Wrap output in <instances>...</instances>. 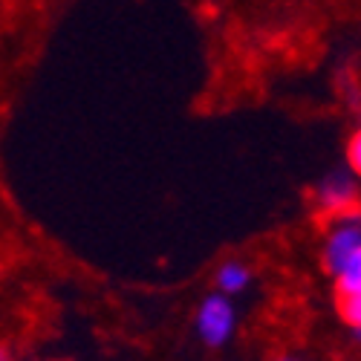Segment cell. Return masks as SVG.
Masks as SVG:
<instances>
[{
	"label": "cell",
	"mask_w": 361,
	"mask_h": 361,
	"mask_svg": "<svg viewBox=\"0 0 361 361\" xmlns=\"http://www.w3.org/2000/svg\"><path fill=\"white\" fill-rule=\"evenodd\" d=\"M194 336L205 350H223L237 336V307L234 300L212 292L200 300L194 312Z\"/></svg>",
	"instance_id": "cell-1"
},
{
	"label": "cell",
	"mask_w": 361,
	"mask_h": 361,
	"mask_svg": "<svg viewBox=\"0 0 361 361\" xmlns=\"http://www.w3.org/2000/svg\"><path fill=\"white\" fill-rule=\"evenodd\" d=\"M310 200H312V208L318 217L333 220V217H341L347 212L361 208V183L347 168L329 171L315 183Z\"/></svg>",
	"instance_id": "cell-2"
},
{
	"label": "cell",
	"mask_w": 361,
	"mask_h": 361,
	"mask_svg": "<svg viewBox=\"0 0 361 361\" xmlns=\"http://www.w3.org/2000/svg\"><path fill=\"white\" fill-rule=\"evenodd\" d=\"M358 249H361V208L326 220L324 240H321V266H324V272L329 278H336L338 269Z\"/></svg>",
	"instance_id": "cell-3"
},
{
	"label": "cell",
	"mask_w": 361,
	"mask_h": 361,
	"mask_svg": "<svg viewBox=\"0 0 361 361\" xmlns=\"http://www.w3.org/2000/svg\"><path fill=\"white\" fill-rule=\"evenodd\" d=\"M252 283H255L252 266L246 260H240V257H228L214 269V292H220L231 300L246 295L252 289Z\"/></svg>",
	"instance_id": "cell-4"
},
{
	"label": "cell",
	"mask_w": 361,
	"mask_h": 361,
	"mask_svg": "<svg viewBox=\"0 0 361 361\" xmlns=\"http://www.w3.org/2000/svg\"><path fill=\"white\" fill-rule=\"evenodd\" d=\"M333 283H336V295L361 292V249L338 269V275L333 278Z\"/></svg>",
	"instance_id": "cell-5"
},
{
	"label": "cell",
	"mask_w": 361,
	"mask_h": 361,
	"mask_svg": "<svg viewBox=\"0 0 361 361\" xmlns=\"http://www.w3.org/2000/svg\"><path fill=\"white\" fill-rule=\"evenodd\" d=\"M336 307L341 321L350 329H361V292H350V295H336Z\"/></svg>",
	"instance_id": "cell-6"
},
{
	"label": "cell",
	"mask_w": 361,
	"mask_h": 361,
	"mask_svg": "<svg viewBox=\"0 0 361 361\" xmlns=\"http://www.w3.org/2000/svg\"><path fill=\"white\" fill-rule=\"evenodd\" d=\"M347 171L361 183V125L347 139Z\"/></svg>",
	"instance_id": "cell-7"
},
{
	"label": "cell",
	"mask_w": 361,
	"mask_h": 361,
	"mask_svg": "<svg viewBox=\"0 0 361 361\" xmlns=\"http://www.w3.org/2000/svg\"><path fill=\"white\" fill-rule=\"evenodd\" d=\"M0 361H15V355H12L9 347H0Z\"/></svg>",
	"instance_id": "cell-8"
},
{
	"label": "cell",
	"mask_w": 361,
	"mask_h": 361,
	"mask_svg": "<svg viewBox=\"0 0 361 361\" xmlns=\"http://www.w3.org/2000/svg\"><path fill=\"white\" fill-rule=\"evenodd\" d=\"M272 361H304V358H298V355H289V353H283V355H278V358H272Z\"/></svg>",
	"instance_id": "cell-9"
},
{
	"label": "cell",
	"mask_w": 361,
	"mask_h": 361,
	"mask_svg": "<svg viewBox=\"0 0 361 361\" xmlns=\"http://www.w3.org/2000/svg\"><path fill=\"white\" fill-rule=\"evenodd\" d=\"M350 333H353V341L361 347V329H350Z\"/></svg>",
	"instance_id": "cell-10"
}]
</instances>
